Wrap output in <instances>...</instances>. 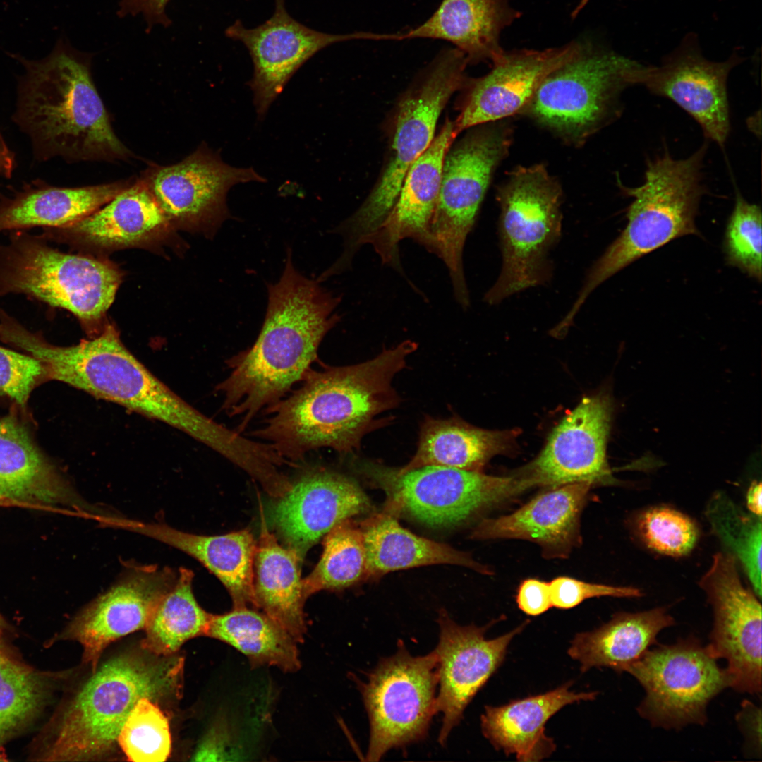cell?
<instances>
[{
    "label": "cell",
    "mask_w": 762,
    "mask_h": 762,
    "mask_svg": "<svg viewBox=\"0 0 762 762\" xmlns=\"http://www.w3.org/2000/svg\"><path fill=\"white\" fill-rule=\"evenodd\" d=\"M417 347L407 339L361 363L310 368L298 389L263 411L270 417L250 435L294 465L320 448L353 452L380 424L375 418L399 403L392 383Z\"/></svg>",
    "instance_id": "cell-1"
},
{
    "label": "cell",
    "mask_w": 762,
    "mask_h": 762,
    "mask_svg": "<svg viewBox=\"0 0 762 762\" xmlns=\"http://www.w3.org/2000/svg\"><path fill=\"white\" fill-rule=\"evenodd\" d=\"M320 284L295 268L287 250L279 280L267 285V308L258 337L250 347L226 360L230 373L216 388L226 413L241 418L238 433L285 397L318 361L320 343L340 320L334 310L341 301Z\"/></svg>",
    "instance_id": "cell-2"
},
{
    "label": "cell",
    "mask_w": 762,
    "mask_h": 762,
    "mask_svg": "<svg viewBox=\"0 0 762 762\" xmlns=\"http://www.w3.org/2000/svg\"><path fill=\"white\" fill-rule=\"evenodd\" d=\"M14 345L42 363L48 380L167 423L238 467L246 466L255 453L253 440L206 416L155 376L126 349L111 325L68 346L50 344L40 332L24 327L16 334Z\"/></svg>",
    "instance_id": "cell-3"
},
{
    "label": "cell",
    "mask_w": 762,
    "mask_h": 762,
    "mask_svg": "<svg viewBox=\"0 0 762 762\" xmlns=\"http://www.w3.org/2000/svg\"><path fill=\"white\" fill-rule=\"evenodd\" d=\"M11 56L24 69L12 120L29 138L35 160L115 162L132 157L114 133L93 83L91 54L60 39L41 59Z\"/></svg>",
    "instance_id": "cell-4"
},
{
    "label": "cell",
    "mask_w": 762,
    "mask_h": 762,
    "mask_svg": "<svg viewBox=\"0 0 762 762\" xmlns=\"http://www.w3.org/2000/svg\"><path fill=\"white\" fill-rule=\"evenodd\" d=\"M184 660L140 647L114 655L91 672L52 722L35 760L102 759L118 746L120 730L137 702L179 698Z\"/></svg>",
    "instance_id": "cell-5"
},
{
    "label": "cell",
    "mask_w": 762,
    "mask_h": 762,
    "mask_svg": "<svg viewBox=\"0 0 762 762\" xmlns=\"http://www.w3.org/2000/svg\"><path fill=\"white\" fill-rule=\"evenodd\" d=\"M708 142L689 157L676 159L667 149L648 160L643 183L619 187L634 198L626 214L627 224L588 270L575 302L563 320L572 324L586 298L605 280L640 258L671 241L700 236L695 224L702 196L703 159Z\"/></svg>",
    "instance_id": "cell-6"
},
{
    "label": "cell",
    "mask_w": 762,
    "mask_h": 762,
    "mask_svg": "<svg viewBox=\"0 0 762 762\" xmlns=\"http://www.w3.org/2000/svg\"><path fill=\"white\" fill-rule=\"evenodd\" d=\"M121 282L111 263L61 252L40 234L13 231L0 243V296L23 294L66 310L88 332L99 330Z\"/></svg>",
    "instance_id": "cell-7"
},
{
    "label": "cell",
    "mask_w": 762,
    "mask_h": 762,
    "mask_svg": "<svg viewBox=\"0 0 762 762\" xmlns=\"http://www.w3.org/2000/svg\"><path fill=\"white\" fill-rule=\"evenodd\" d=\"M500 274L483 300L497 305L551 277L548 255L562 232V190L545 166H519L497 188Z\"/></svg>",
    "instance_id": "cell-8"
},
{
    "label": "cell",
    "mask_w": 762,
    "mask_h": 762,
    "mask_svg": "<svg viewBox=\"0 0 762 762\" xmlns=\"http://www.w3.org/2000/svg\"><path fill=\"white\" fill-rule=\"evenodd\" d=\"M468 64L456 48L442 52L401 100L383 174L360 207L336 229L348 250L356 252L366 244L392 210L409 168L434 139L438 118L448 100L466 85Z\"/></svg>",
    "instance_id": "cell-9"
},
{
    "label": "cell",
    "mask_w": 762,
    "mask_h": 762,
    "mask_svg": "<svg viewBox=\"0 0 762 762\" xmlns=\"http://www.w3.org/2000/svg\"><path fill=\"white\" fill-rule=\"evenodd\" d=\"M642 64L582 42L580 52L549 73L522 111L564 142L581 146L619 117L621 96Z\"/></svg>",
    "instance_id": "cell-10"
},
{
    "label": "cell",
    "mask_w": 762,
    "mask_h": 762,
    "mask_svg": "<svg viewBox=\"0 0 762 762\" xmlns=\"http://www.w3.org/2000/svg\"><path fill=\"white\" fill-rule=\"evenodd\" d=\"M476 127L446 154L430 229V252L446 265L461 307L470 304L463 263L465 242L493 174L508 155L514 132L505 119Z\"/></svg>",
    "instance_id": "cell-11"
},
{
    "label": "cell",
    "mask_w": 762,
    "mask_h": 762,
    "mask_svg": "<svg viewBox=\"0 0 762 762\" xmlns=\"http://www.w3.org/2000/svg\"><path fill=\"white\" fill-rule=\"evenodd\" d=\"M359 469L398 501L401 511L434 528L459 525L534 487L520 470L509 476H494L427 466L397 473L394 468L370 461L359 463Z\"/></svg>",
    "instance_id": "cell-12"
},
{
    "label": "cell",
    "mask_w": 762,
    "mask_h": 762,
    "mask_svg": "<svg viewBox=\"0 0 762 762\" xmlns=\"http://www.w3.org/2000/svg\"><path fill=\"white\" fill-rule=\"evenodd\" d=\"M370 722L368 761L388 751L423 739L437 713V658L413 656L402 641L396 653L382 658L358 682Z\"/></svg>",
    "instance_id": "cell-13"
},
{
    "label": "cell",
    "mask_w": 762,
    "mask_h": 762,
    "mask_svg": "<svg viewBox=\"0 0 762 762\" xmlns=\"http://www.w3.org/2000/svg\"><path fill=\"white\" fill-rule=\"evenodd\" d=\"M716 660L694 636L649 648L627 671L645 691L639 715L666 730L705 725L710 701L731 686Z\"/></svg>",
    "instance_id": "cell-14"
},
{
    "label": "cell",
    "mask_w": 762,
    "mask_h": 762,
    "mask_svg": "<svg viewBox=\"0 0 762 762\" xmlns=\"http://www.w3.org/2000/svg\"><path fill=\"white\" fill-rule=\"evenodd\" d=\"M732 555L718 552L699 581L714 615L706 648L716 660L727 661L731 686L738 692H761V605L744 586Z\"/></svg>",
    "instance_id": "cell-15"
},
{
    "label": "cell",
    "mask_w": 762,
    "mask_h": 762,
    "mask_svg": "<svg viewBox=\"0 0 762 762\" xmlns=\"http://www.w3.org/2000/svg\"><path fill=\"white\" fill-rule=\"evenodd\" d=\"M743 61L737 52L722 61L708 60L697 35L689 33L659 66L642 64L632 83L676 103L697 121L707 139L722 147L730 129L727 79Z\"/></svg>",
    "instance_id": "cell-16"
},
{
    "label": "cell",
    "mask_w": 762,
    "mask_h": 762,
    "mask_svg": "<svg viewBox=\"0 0 762 762\" xmlns=\"http://www.w3.org/2000/svg\"><path fill=\"white\" fill-rule=\"evenodd\" d=\"M140 179L171 224L212 232L231 218L226 195L232 186L266 181L252 167L225 163L205 143L179 163L151 165Z\"/></svg>",
    "instance_id": "cell-17"
},
{
    "label": "cell",
    "mask_w": 762,
    "mask_h": 762,
    "mask_svg": "<svg viewBox=\"0 0 762 762\" xmlns=\"http://www.w3.org/2000/svg\"><path fill=\"white\" fill-rule=\"evenodd\" d=\"M225 35L242 42L250 55L253 74L248 85L259 119L265 117L296 71L321 49L353 40H397L396 33L356 32L336 35L315 30L290 16L284 0H275L273 15L262 24L246 28L237 20L226 29Z\"/></svg>",
    "instance_id": "cell-18"
},
{
    "label": "cell",
    "mask_w": 762,
    "mask_h": 762,
    "mask_svg": "<svg viewBox=\"0 0 762 762\" xmlns=\"http://www.w3.org/2000/svg\"><path fill=\"white\" fill-rule=\"evenodd\" d=\"M612 413L608 395L585 397L553 429L538 456L521 469L535 486L615 482L606 459Z\"/></svg>",
    "instance_id": "cell-19"
},
{
    "label": "cell",
    "mask_w": 762,
    "mask_h": 762,
    "mask_svg": "<svg viewBox=\"0 0 762 762\" xmlns=\"http://www.w3.org/2000/svg\"><path fill=\"white\" fill-rule=\"evenodd\" d=\"M439 642L434 650L437 658V713H442L438 742L445 745L452 730L478 691L502 663L512 639L526 623L493 639L485 634L490 624L461 626L445 610L439 612Z\"/></svg>",
    "instance_id": "cell-20"
},
{
    "label": "cell",
    "mask_w": 762,
    "mask_h": 762,
    "mask_svg": "<svg viewBox=\"0 0 762 762\" xmlns=\"http://www.w3.org/2000/svg\"><path fill=\"white\" fill-rule=\"evenodd\" d=\"M176 578L177 574L169 568L143 566L131 570L81 610L61 638L82 646L83 663L94 672L109 645L145 629L154 609Z\"/></svg>",
    "instance_id": "cell-21"
},
{
    "label": "cell",
    "mask_w": 762,
    "mask_h": 762,
    "mask_svg": "<svg viewBox=\"0 0 762 762\" xmlns=\"http://www.w3.org/2000/svg\"><path fill=\"white\" fill-rule=\"evenodd\" d=\"M370 501L351 478L324 468L306 471L279 499L273 520L286 548L302 561L339 522L368 511Z\"/></svg>",
    "instance_id": "cell-22"
},
{
    "label": "cell",
    "mask_w": 762,
    "mask_h": 762,
    "mask_svg": "<svg viewBox=\"0 0 762 762\" xmlns=\"http://www.w3.org/2000/svg\"><path fill=\"white\" fill-rule=\"evenodd\" d=\"M582 41L543 50L505 51L483 77L469 79L461 111L454 121L460 133L474 126L521 114L545 78L574 58Z\"/></svg>",
    "instance_id": "cell-23"
},
{
    "label": "cell",
    "mask_w": 762,
    "mask_h": 762,
    "mask_svg": "<svg viewBox=\"0 0 762 762\" xmlns=\"http://www.w3.org/2000/svg\"><path fill=\"white\" fill-rule=\"evenodd\" d=\"M447 119L426 150L409 168L398 197L377 231L368 239L384 264L400 270L399 243L411 238L430 250V229L446 154L459 134Z\"/></svg>",
    "instance_id": "cell-24"
},
{
    "label": "cell",
    "mask_w": 762,
    "mask_h": 762,
    "mask_svg": "<svg viewBox=\"0 0 762 762\" xmlns=\"http://www.w3.org/2000/svg\"><path fill=\"white\" fill-rule=\"evenodd\" d=\"M593 485L553 487L514 512L481 521L473 539H522L538 544L548 558H565L581 542L580 518Z\"/></svg>",
    "instance_id": "cell-25"
},
{
    "label": "cell",
    "mask_w": 762,
    "mask_h": 762,
    "mask_svg": "<svg viewBox=\"0 0 762 762\" xmlns=\"http://www.w3.org/2000/svg\"><path fill=\"white\" fill-rule=\"evenodd\" d=\"M0 495L36 510L72 514L65 507L83 512L71 485L13 413L0 418Z\"/></svg>",
    "instance_id": "cell-26"
},
{
    "label": "cell",
    "mask_w": 762,
    "mask_h": 762,
    "mask_svg": "<svg viewBox=\"0 0 762 762\" xmlns=\"http://www.w3.org/2000/svg\"><path fill=\"white\" fill-rule=\"evenodd\" d=\"M170 225L139 179L87 217L65 226L42 228L40 235L48 241L109 249L148 242Z\"/></svg>",
    "instance_id": "cell-27"
},
{
    "label": "cell",
    "mask_w": 762,
    "mask_h": 762,
    "mask_svg": "<svg viewBox=\"0 0 762 762\" xmlns=\"http://www.w3.org/2000/svg\"><path fill=\"white\" fill-rule=\"evenodd\" d=\"M109 525L150 537L190 555L224 584L231 598L233 607L255 608L253 563L256 542L249 530L202 536L164 524L116 517H111Z\"/></svg>",
    "instance_id": "cell-28"
},
{
    "label": "cell",
    "mask_w": 762,
    "mask_h": 762,
    "mask_svg": "<svg viewBox=\"0 0 762 762\" xmlns=\"http://www.w3.org/2000/svg\"><path fill=\"white\" fill-rule=\"evenodd\" d=\"M520 16L510 0H442L426 21L400 35L401 40H445L462 52L468 64L493 65L505 52L500 43L502 31Z\"/></svg>",
    "instance_id": "cell-29"
},
{
    "label": "cell",
    "mask_w": 762,
    "mask_h": 762,
    "mask_svg": "<svg viewBox=\"0 0 762 762\" xmlns=\"http://www.w3.org/2000/svg\"><path fill=\"white\" fill-rule=\"evenodd\" d=\"M564 684L543 694L514 700L501 706H485L480 718L483 735L495 749L514 754L519 761H538L555 751L545 733L548 720L564 706L594 700L597 692L575 693Z\"/></svg>",
    "instance_id": "cell-30"
},
{
    "label": "cell",
    "mask_w": 762,
    "mask_h": 762,
    "mask_svg": "<svg viewBox=\"0 0 762 762\" xmlns=\"http://www.w3.org/2000/svg\"><path fill=\"white\" fill-rule=\"evenodd\" d=\"M132 180L66 188L42 179L0 194V233L34 227H62L91 214L130 186Z\"/></svg>",
    "instance_id": "cell-31"
},
{
    "label": "cell",
    "mask_w": 762,
    "mask_h": 762,
    "mask_svg": "<svg viewBox=\"0 0 762 762\" xmlns=\"http://www.w3.org/2000/svg\"><path fill=\"white\" fill-rule=\"evenodd\" d=\"M400 504L388 497L383 510L359 524L366 554L368 579L389 572L432 564H455L490 574L468 553L417 536L398 521Z\"/></svg>",
    "instance_id": "cell-32"
},
{
    "label": "cell",
    "mask_w": 762,
    "mask_h": 762,
    "mask_svg": "<svg viewBox=\"0 0 762 762\" xmlns=\"http://www.w3.org/2000/svg\"><path fill=\"white\" fill-rule=\"evenodd\" d=\"M517 430H490L473 426L458 416H427L419 432L417 450L397 473L427 466L481 471L495 456L515 450Z\"/></svg>",
    "instance_id": "cell-33"
},
{
    "label": "cell",
    "mask_w": 762,
    "mask_h": 762,
    "mask_svg": "<svg viewBox=\"0 0 762 762\" xmlns=\"http://www.w3.org/2000/svg\"><path fill=\"white\" fill-rule=\"evenodd\" d=\"M261 528L254 557L253 592L255 609L262 610L298 643L306 634L300 564L291 550L282 546L261 512Z\"/></svg>",
    "instance_id": "cell-34"
},
{
    "label": "cell",
    "mask_w": 762,
    "mask_h": 762,
    "mask_svg": "<svg viewBox=\"0 0 762 762\" xmlns=\"http://www.w3.org/2000/svg\"><path fill=\"white\" fill-rule=\"evenodd\" d=\"M675 624L663 607L634 613L619 612L596 629L576 634L568 654L580 663L582 672L603 667L627 672L655 643L660 632Z\"/></svg>",
    "instance_id": "cell-35"
},
{
    "label": "cell",
    "mask_w": 762,
    "mask_h": 762,
    "mask_svg": "<svg viewBox=\"0 0 762 762\" xmlns=\"http://www.w3.org/2000/svg\"><path fill=\"white\" fill-rule=\"evenodd\" d=\"M243 653L252 667L274 666L294 672L301 667L298 642L263 612L250 607H233L212 615L205 634Z\"/></svg>",
    "instance_id": "cell-36"
},
{
    "label": "cell",
    "mask_w": 762,
    "mask_h": 762,
    "mask_svg": "<svg viewBox=\"0 0 762 762\" xmlns=\"http://www.w3.org/2000/svg\"><path fill=\"white\" fill-rule=\"evenodd\" d=\"M192 571L181 568L173 586L164 595L145 627L140 647L155 655H175L188 640L205 636L210 620L193 592Z\"/></svg>",
    "instance_id": "cell-37"
},
{
    "label": "cell",
    "mask_w": 762,
    "mask_h": 762,
    "mask_svg": "<svg viewBox=\"0 0 762 762\" xmlns=\"http://www.w3.org/2000/svg\"><path fill=\"white\" fill-rule=\"evenodd\" d=\"M705 516L723 551L737 560L751 589L761 598L762 519L746 512L722 491L708 500Z\"/></svg>",
    "instance_id": "cell-38"
},
{
    "label": "cell",
    "mask_w": 762,
    "mask_h": 762,
    "mask_svg": "<svg viewBox=\"0 0 762 762\" xmlns=\"http://www.w3.org/2000/svg\"><path fill=\"white\" fill-rule=\"evenodd\" d=\"M368 579L365 549L359 524L351 518L334 526L323 540L320 560L304 579L307 599L323 590H339Z\"/></svg>",
    "instance_id": "cell-39"
},
{
    "label": "cell",
    "mask_w": 762,
    "mask_h": 762,
    "mask_svg": "<svg viewBox=\"0 0 762 762\" xmlns=\"http://www.w3.org/2000/svg\"><path fill=\"white\" fill-rule=\"evenodd\" d=\"M46 696L47 683L40 672L0 652V745L35 716Z\"/></svg>",
    "instance_id": "cell-40"
},
{
    "label": "cell",
    "mask_w": 762,
    "mask_h": 762,
    "mask_svg": "<svg viewBox=\"0 0 762 762\" xmlns=\"http://www.w3.org/2000/svg\"><path fill=\"white\" fill-rule=\"evenodd\" d=\"M159 705L148 698L139 700L123 725L118 747L127 760L165 761L171 749L169 722Z\"/></svg>",
    "instance_id": "cell-41"
},
{
    "label": "cell",
    "mask_w": 762,
    "mask_h": 762,
    "mask_svg": "<svg viewBox=\"0 0 762 762\" xmlns=\"http://www.w3.org/2000/svg\"><path fill=\"white\" fill-rule=\"evenodd\" d=\"M761 210L736 193L725 229L723 250L730 265L761 281Z\"/></svg>",
    "instance_id": "cell-42"
},
{
    "label": "cell",
    "mask_w": 762,
    "mask_h": 762,
    "mask_svg": "<svg viewBox=\"0 0 762 762\" xmlns=\"http://www.w3.org/2000/svg\"><path fill=\"white\" fill-rule=\"evenodd\" d=\"M638 533L651 550L665 555L680 557L695 547L699 531L684 514L667 507L643 512L636 521Z\"/></svg>",
    "instance_id": "cell-43"
},
{
    "label": "cell",
    "mask_w": 762,
    "mask_h": 762,
    "mask_svg": "<svg viewBox=\"0 0 762 762\" xmlns=\"http://www.w3.org/2000/svg\"><path fill=\"white\" fill-rule=\"evenodd\" d=\"M47 381L46 369L37 359L0 346V396L25 409L33 389Z\"/></svg>",
    "instance_id": "cell-44"
},
{
    "label": "cell",
    "mask_w": 762,
    "mask_h": 762,
    "mask_svg": "<svg viewBox=\"0 0 762 762\" xmlns=\"http://www.w3.org/2000/svg\"><path fill=\"white\" fill-rule=\"evenodd\" d=\"M549 584L552 607L560 609L572 608L593 598H639L642 595V592L634 587L588 583L568 576H558Z\"/></svg>",
    "instance_id": "cell-45"
},
{
    "label": "cell",
    "mask_w": 762,
    "mask_h": 762,
    "mask_svg": "<svg viewBox=\"0 0 762 762\" xmlns=\"http://www.w3.org/2000/svg\"><path fill=\"white\" fill-rule=\"evenodd\" d=\"M516 598L519 608L531 616L540 615L552 607L549 583L538 579L524 580Z\"/></svg>",
    "instance_id": "cell-46"
},
{
    "label": "cell",
    "mask_w": 762,
    "mask_h": 762,
    "mask_svg": "<svg viewBox=\"0 0 762 762\" xmlns=\"http://www.w3.org/2000/svg\"><path fill=\"white\" fill-rule=\"evenodd\" d=\"M736 720L744 736L746 750L751 755H761V710L754 703L745 700Z\"/></svg>",
    "instance_id": "cell-47"
},
{
    "label": "cell",
    "mask_w": 762,
    "mask_h": 762,
    "mask_svg": "<svg viewBox=\"0 0 762 762\" xmlns=\"http://www.w3.org/2000/svg\"><path fill=\"white\" fill-rule=\"evenodd\" d=\"M170 0H121L118 15L124 17L128 15L142 14L150 29L155 25L167 27L171 20L166 14V7Z\"/></svg>",
    "instance_id": "cell-48"
},
{
    "label": "cell",
    "mask_w": 762,
    "mask_h": 762,
    "mask_svg": "<svg viewBox=\"0 0 762 762\" xmlns=\"http://www.w3.org/2000/svg\"><path fill=\"white\" fill-rule=\"evenodd\" d=\"M16 167V160L13 152L0 133V178L10 179Z\"/></svg>",
    "instance_id": "cell-49"
},
{
    "label": "cell",
    "mask_w": 762,
    "mask_h": 762,
    "mask_svg": "<svg viewBox=\"0 0 762 762\" xmlns=\"http://www.w3.org/2000/svg\"><path fill=\"white\" fill-rule=\"evenodd\" d=\"M761 488V482L754 481L750 485L746 494V505L749 511L761 516L762 512Z\"/></svg>",
    "instance_id": "cell-50"
},
{
    "label": "cell",
    "mask_w": 762,
    "mask_h": 762,
    "mask_svg": "<svg viewBox=\"0 0 762 762\" xmlns=\"http://www.w3.org/2000/svg\"><path fill=\"white\" fill-rule=\"evenodd\" d=\"M0 507H19L35 509V508L30 504L16 501L2 495H0Z\"/></svg>",
    "instance_id": "cell-51"
},
{
    "label": "cell",
    "mask_w": 762,
    "mask_h": 762,
    "mask_svg": "<svg viewBox=\"0 0 762 762\" xmlns=\"http://www.w3.org/2000/svg\"><path fill=\"white\" fill-rule=\"evenodd\" d=\"M8 628V626L6 621L0 614V638L4 634Z\"/></svg>",
    "instance_id": "cell-52"
},
{
    "label": "cell",
    "mask_w": 762,
    "mask_h": 762,
    "mask_svg": "<svg viewBox=\"0 0 762 762\" xmlns=\"http://www.w3.org/2000/svg\"><path fill=\"white\" fill-rule=\"evenodd\" d=\"M5 760H6L5 756L4 754H2L1 753H0V761H5Z\"/></svg>",
    "instance_id": "cell-53"
},
{
    "label": "cell",
    "mask_w": 762,
    "mask_h": 762,
    "mask_svg": "<svg viewBox=\"0 0 762 762\" xmlns=\"http://www.w3.org/2000/svg\"><path fill=\"white\" fill-rule=\"evenodd\" d=\"M5 651L0 644V652Z\"/></svg>",
    "instance_id": "cell-54"
}]
</instances>
